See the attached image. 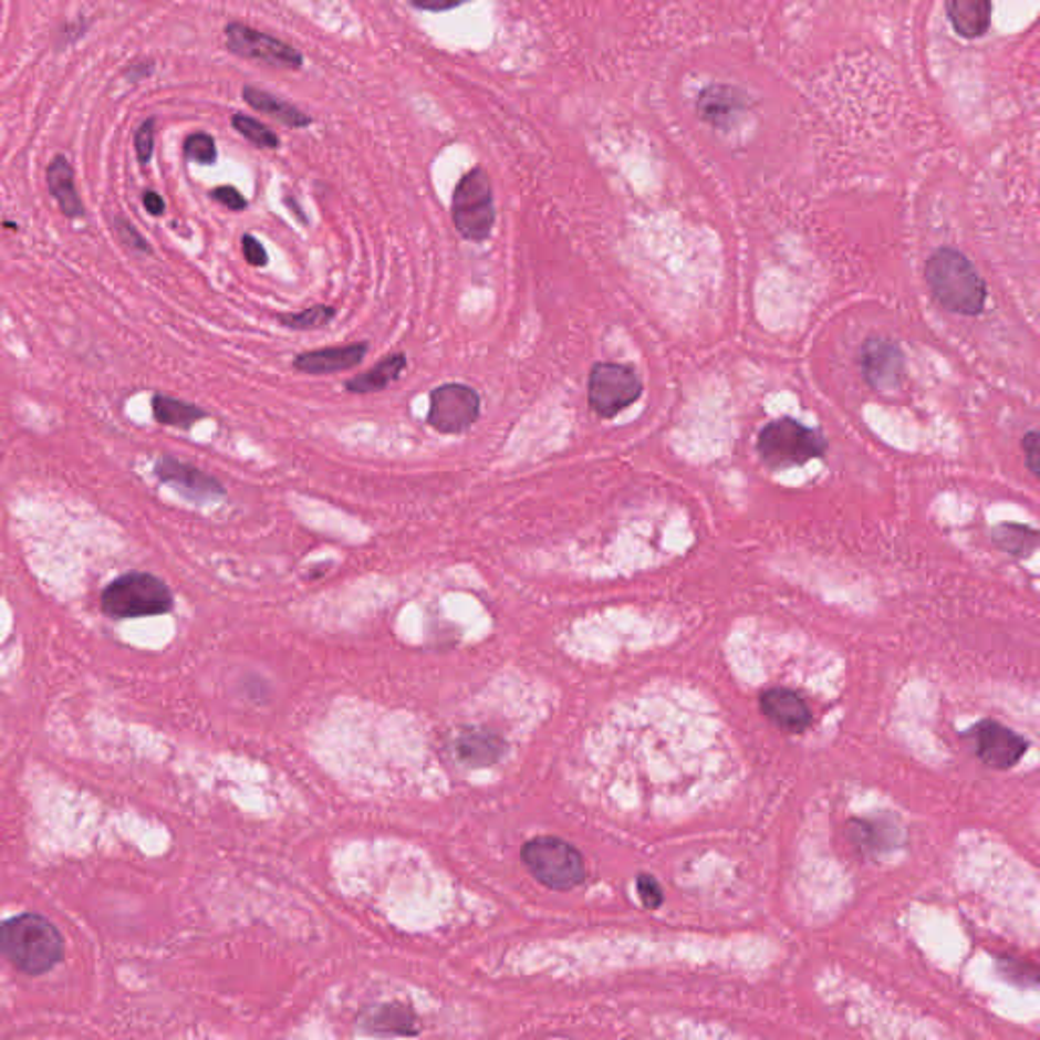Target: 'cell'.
Returning a JSON list of instances; mask_svg holds the SVG:
<instances>
[{
  "label": "cell",
  "instance_id": "24",
  "mask_svg": "<svg viewBox=\"0 0 1040 1040\" xmlns=\"http://www.w3.org/2000/svg\"><path fill=\"white\" fill-rule=\"evenodd\" d=\"M364 1025H371V1032L374 1034H413L415 1032L405 1027V1025H410L409 1012L398 1006H378L376 1012H372L371 1018Z\"/></svg>",
  "mask_w": 1040,
  "mask_h": 1040
},
{
  "label": "cell",
  "instance_id": "25",
  "mask_svg": "<svg viewBox=\"0 0 1040 1040\" xmlns=\"http://www.w3.org/2000/svg\"><path fill=\"white\" fill-rule=\"evenodd\" d=\"M184 155L187 162L198 165H214L218 162V147L216 141L206 133H194L184 141Z\"/></svg>",
  "mask_w": 1040,
  "mask_h": 1040
},
{
  "label": "cell",
  "instance_id": "5",
  "mask_svg": "<svg viewBox=\"0 0 1040 1040\" xmlns=\"http://www.w3.org/2000/svg\"><path fill=\"white\" fill-rule=\"evenodd\" d=\"M451 220L461 238L470 242L488 240L495 230V194L482 167H474L454 189Z\"/></svg>",
  "mask_w": 1040,
  "mask_h": 1040
},
{
  "label": "cell",
  "instance_id": "17",
  "mask_svg": "<svg viewBox=\"0 0 1040 1040\" xmlns=\"http://www.w3.org/2000/svg\"><path fill=\"white\" fill-rule=\"evenodd\" d=\"M743 104H746V96L738 87L714 84L699 94L697 114L704 123L726 126L738 112L742 111Z\"/></svg>",
  "mask_w": 1040,
  "mask_h": 1040
},
{
  "label": "cell",
  "instance_id": "30",
  "mask_svg": "<svg viewBox=\"0 0 1040 1040\" xmlns=\"http://www.w3.org/2000/svg\"><path fill=\"white\" fill-rule=\"evenodd\" d=\"M240 245H242V257H245V260H247L250 267L262 269V267L269 264V254H267V250H264V247L260 245V240H257L254 236H242Z\"/></svg>",
  "mask_w": 1040,
  "mask_h": 1040
},
{
  "label": "cell",
  "instance_id": "10",
  "mask_svg": "<svg viewBox=\"0 0 1040 1040\" xmlns=\"http://www.w3.org/2000/svg\"><path fill=\"white\" fill-rule=\"evenodd\" d=\"M967 736L979 760L996 770L1016 767L1020 758L1027 755V740L1020 734H1016L1015 730L1006 728L1000 721H994V719L979 721Z\"/></svg>",
  "mask_w": 1040,
  "mask_h": 1040
},
{
  "label": "cell",
  "instance_id": "12",
  "mask_svg": "<svg viewBox=\"0 0 1040 1040\" xmlns=\"http://www.w3.org/2000/svg\"><path fill=\"white\" fill-rule=\"evenodd\" d=\"M860 366L866 383L880 393H891L903 383V350L886 337H870L864 342Z\"/></svg>",
  "mask_w": 1040,
  "mask_h": 1040
},
{
  "label": "cell",
  "instance_id": "9",
  "mask_svg": "<svg viewBox=\"0 0 1040 1040\" xmlns=\"http://www.w3.org/2000/svg\"><path fill=\"white\" fill-rule=\"evenodd\" d=\"M226 48L230 53L245 60L267 63L273 67L299 70L303 65V55L298 48L289 45L283 39L257 31L245 23H230L223 29Z\"/></svg>",
  "mask_w": 1040,
  "mask_h": 1040
},
{
  "label": "cell",
  "instance_id": "34",
  "mask_svg": "<svg viewBox=\"0 0 1040 1040\" xmlns=\"http://www.w3.org/2000/svg\"><path fill=\"white\" fill-rule=\"evenodd\" d=\"M143 206H145V210L149 211L153 218H159V216L165 214V199H163L157 191H153V189H147V191L143 194Z\"/></svg>",
  "mask_w": 1040,
  "mask_h": 1040
},
{
  "label": "cell",
  "instance_id": "14",
  "mask_svg": "<svg viewBox=\"0 0 1040 1040\" xmlns=\"http://www.w3.org/2000/svg\"><path fill=\"white\" fill-rule=\"evenodd\" d=\"M760 707L772 724L787 731H805L811 726V709L799 694L772 687L760 697Z\"/></svg>",
  "mask_w": 1040,
  "mask_h": 1040
},
{
  "label": "cell",
  "instance_id": "7",
  "mask_svg": "<svg viewBox=\"0 0 1040 1040\" xmlns=\"http://www.w3.org/2000/svg\"><path fill=\"white\" fill-rule=\"evenodd\" d=\"M643 381L628 364L597 362L590 371L587 401L604 419H612L634 405L643 395Z\"/></svg>",
  "mask_w": 1040,
  "mask_h": 1040
},
{
  "label": "cell",
  "instance_id": "20",
  "mask_svg": "<svg viewBox=\"0 0 1040 1040\" xmlns=\"http://www.w3.org/2000/svg\"><path fill=\"white\" fill-rule=\"evenodd\" d=\"M150 409L153 417L159 425L165 427H175L181 431H189L198 422H204L208 413L181 398L169 397V395H153L150 398Z\"/></svg>",
  "mask_w": 1040,
  "mask_h": 1040
},
{
  "label": "cell",
  "instance_id": "19",
  "mask_svg": "<svg viewBox=\"0 0 1040 1040\" xmlns=\"http://www.w3.org/2000/svg\"><path fill=\"white\" fill-rule=\"evenodd\" d=\"M242 98L252 111L262 112L271 118H277L279 123L291 126V128H308L313 124V118L308 116L305 112L299 111L298 106L289 104L287 100L277 98L273 94L259 90V87H242Z\"/></svg>",
  "mask_w": 1040,
  "mask_h": 1040
},
{
  "label": "cell",
  "instance_id": "28",
  "mask_svg": "<svg viewBox=\"0 0 1040 1040\" xmlns=\"http://www.w3.org/2000/svg\"><path fill=\"white\" fill-rule=\"evenodd\" d=\"M135 150L141 165H147L153 159L155 150V118H147L145 123L138 126L135 133Z\"/></svg>",
  "mask_w": 1040,
  "mask_h": 1040
},
{
  "label": "cell",
  "instance_id": "21",
  "mask_svg": "<svg viewBox=\"0 0 1040 1040\" xmlns=\"http://www.w3.org/2000/svg\"><path fill=\"white\" fill-rule=\"evenodd\" d=\"M335 315H337V310L334 305L318 303V305H311L308 310L295 311V313H279L277 322L281 323L287 330H293V332H315V330H322L325 325L334 322Z\"/></svg>",
  "mask_w": 1040,
  "mask_h": 1040
},
{
  "label": "cell",
  "instance_id": "22",
  "mask_svg": "<svg viewBox=\"0 0 1040 1040\" xmlns=\"http://www.w3.org/2000/svg\"><path fill=\"white\" fill-rule=\"evenodd\" d=\"M994 539H996L998 545L1002 547L1003 551L1018 555V558L1028 555L1030 551H1034L1040 545L1039 531H1032L1030 527H1020V524H1002L994 533Z\"/></svg>",
  "mask_w": 1040,
  "mask_h": 1040
},
{
  "label": "cell",
  "instance_id": "32",
  "mask_svg": "<svg viewBox=\"0 0 1040 1040\" xmlns=\"http://www.w3.org/2000/svg\"><path fill=\"white\" fill-rule=\"evenodd\" d=\"M1022 449H1025L1028 470L1032 471L1040 480V434L1030 431V434L1025 435Z\"/></svg>",
  "mask_w": 1040,
  "mask_h": 1040
},
{
  "label": "cell",
  "instance_id": "18",
  "mask_svg": "<svg viewBox=\"0 0 1040 1040\" xmlns=\"http://www.w3.org/2000/svg\"><path fill=\"white\" fill-rule=\"evenodd\" d=\"M945 11L957 35L984 38L991 23V0H945Z\"/></svg>",
  "mask_w": 1040,
  "mask_h": 1040
},
{
  "label": "cell",
  "instance_id": "2",
  "mask_svg": "<svg viewBox=\"0 0 1040 1040\" xmlns=\"http://www.w3.org/2000/svg\"><path fill=\"white\" fill-rule=\"evenodd\" d=\"M925 279L933 298L947 311L974 318L986 308V283L971 260L959 250H937L925 264Z\"/></svg>",
  "mask_w": 1040,
  "mask_h": 1040
},
{
  "label": "cell",
  "instance_id": "13",
  "mask_svg": "<svg viewBox=\"0 0 1040 1040\" xmlns=\"http://www.w3.org/2000/svg\"><path fill=\"white\" fill-rule=\"evenodd\" d=\"M368 342H354L344 346L318 347L301 352L293 358V368L311 376H325L335 372L352 371L360 366L368 354Z\"/></svg>",
  "mask_w": 1040,
  "mask_h": 1040
},
{
  "label": "cell",
  "instance_id": "3",
  "mask_svg": "<svg viewBox=\"0 0 1040 1040\" xmlns=\"http://www.w3.org/2000/svg\"><path fill=\"white\" fill-rule=\"evenodd\" d=\"M174 592L149 571H128L112 580L100 594V610L112 620L149 618L169 614Z\"/></svg>",
  "mask_w": 1040,
  "mask_h": 1040
},
{
  "label": "cell",
  "instance_id": "29",
  "mask_svg": "<svg viewBox=\"0 0 1040 1040\" xmlns=\"http://www.w3.org/2000/svg\"><path fill=\"white\" fill-rule=\"evenodd\" d=\"M210 199L218 201L220 206L232 211H242L248 208L247 198L232 186H220L216 187V189H211Z\"/></svg>",
  "mask_w": 1040,
  "mask_h": 1040
},
{
  "label": "cell",
  "instance_id": "26",
  "mask_svg": "<svg viewBox=\"0 0 1040 1040\" xmlns=\"http://www.w3.org/2000/svg\"><path fill=\"white\" fill-rule=\"evenodd\" d=\"M1000 969H1002V974L1006 978L1015 979V981L1022 984V986H1032V984H1039L1040 981V971L1037 967L1030 966L1027 961L1012 959V957L1002 959V961H1000Z\"/></svg>",
  "mask_w": 1040,
  "mask_h": 1040
},
{
  "label": "cell",
  "instance_id": "16",
  "mask_svg": "<svg viewBox=\"0 0 1040 1040\" xmlns=\"http://www.w3.org/2000/svg\"><path fill=\"white\" fill-rule=\"evenodd\" d=\"M405 371H407V356L403 352H395L378 360L371 371L360 372L356 376L347 378L344 388L352 395L381 393L391 384L397 383Z\"/></svg>",
  "mask_w": 1040,
  "mask_h": 1040
},
{
  "label": "cell",
  "instance_id": "8",
  "mask_svg": "<svg viewBox=\"0 0 1040 1040\" xmlns=\"http://www.w3.org/2000/svg\"><path fill=\"white\" fill-rule=\"evenodd\" d=\"M480 395L461 383L437 386L429 395L427 425L444 435L466 434L480 419Z\"/></svg>",
  "mask_w": 1040,
  "mask_h": 1040
},
{
  "label": "cell",
  "instance_id": "1",
  "mask_svg": "<svg viewBox=\"0 0 1040 1040\" xmlns=\"http://www.w3.org/2000/svg\"><path fill=\"white\" fill-rule=\"evenodd\" d=\"M7 961L27 976H43L62 964L63 937L50 918L23 913L7 918L0 930Z\"/></svg>",
  "mask_w": 1040,
  "mask_h": 1040
},
{
  "label": "cell",
  "instance_id": "11",
  "mask_svg": "<svg viewBox=\"0 0 1040 1040\" xmlns=\"http://www.w3.org/2000/svg\"><path fill=\"white\" fill-rule=\"evenodd\" d=\"M153 474L159 482L171 486L179 495L194 502H206L226 495V488L218 478L174 456H162L157 459Z\"/></svg>",
  "mask_w": 1040,
  "mask_h": 1040
},
{
  "label": "cell",
  "instance_id": "23",
  "mask_svg": "<svg viewBox=\"0 0 1040 1040\" xmlns=\"http://www.w3.org/2000/svg\"><path fill=\"white\" fill-rule=\"evenodd\" d=\"M232 126H235L238 135H242L248 143H252L259 149L274 150L281 147V138L277 137L267 124L259 123L257 118H252L248 114L236 112L232 116Z\"/></svg>",
  "mask_w": 1040,
  "mask_h": 1040
},
{
  "label": "cell",
  "instance_id": "6",
  "mask_svg": "<svg viewBox=\"0 0 1040 1040\" xmlns=\"http://www.w3.org/2000/svg\"><path fill=\"white\" fill-rule=\"evenodd\" d=\"M520 855L527 870L551 891H571L585 878L582 854L565 840L534 838L522 845Z\"/></svg>",
  "mask_w": 1040,
  "mask_h": 1040
},
{
  "label": "cell",
  "instance_id": "4",
  "mask_svg": "<svg viewBox=\"0 0 1040 1040\" xmlns=\"http://www.w3.org/2000/svg\"><path fill=\"white\" fill-rule=\"evenodd\" d=\"M756 449L768 468L784 470L823 458L828 439L818 429H811L793 417H779L762 427Z\"/></svg>",
  "mask_w": 1040,
  "mask_h": 1040
},
{
  "label": "cell",
  "instance_id": "15",
  "mask_svg": "<svg viewBox=\"0 0 1040 1040\" xmlns=\"http://www.w3.org/2000/svg\"><path fill=\"white\" fill-rule=\"evenodd\" d=\"M45 177H48V189H50L51 198L58 201L63 216L72 218V220L84 218L86 208H84V201L77 194V187H75L72 163L67 162L63 155L53 157Z\"/></svg>",
  "mask_w": 1040,
  "mask_h": 1040
},
{
  "label": "cell",
  "instance_id": "31",
  "mask_svg": "<svg viewBox=\"0 0 1040 1040\" xmlns=\"http://www.w3.org/2000/svg\"><path fill=\"white\" fill-rule=\"evenodd\" d=\"M638 894H641V901H643L646 908H657L663 904V888H661L657 880L648 876V874L638 876Z\"/></svg>",
  "mask_w": 1040,
  "mask_h": 1040
},
{
  "label": "cell",
  "instance_id": "33",
  "mask_svg": "<svg viewBox=\"0 0 1040 1040\" xmlns=\"http://www.w3.org/2000/svg\"><path fill=\"white\" fill-rule=\"evenodd\" d=\"M407 2L413 4L415 9H422V11L444 13V11H451V9H456V7L466 4L468 0H407Z\"/></svg>",
  "mask_w": 1040,
  "mask_h": 1040
},
{
  "label": "cell",
  "instance_id": "27",
  "mask_svg": "<svg viewBox=\"0 0 1040 1040\" xmlns=\"http://www.w3.org/2000/svg\"><path fill=\"white\" fill-rule=\"evenodd\" d=\"M114 230H116L118 238L123 240L124 247L131 248V250H135V252H143V254H150V252H153L149 242L141 236V232H138L133 223L126 222L123 216H116V218H114Z\"/></svg>",
  "mask_w": 1040,
  "mask_h": 1040
}]
</instances>
